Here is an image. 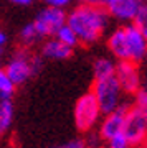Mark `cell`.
I'll use <instances>...</instances> for the list:
<instances>
[{"instance_id": "6", "label": "cell", "mask_w": 147, "mask_h": 148, "mask_svg": "<svg viewBox=\"0 0 147 148\" xmlns=\"http://www.w3.org/2000/svg\"><path fill=\"white\" fill-rule=\"evenodd\" d=\"M124 135L131 143V148H142L147 143V114L137 104H131L127 110Z\"/></svg>"}, {"instance_id": "8", "label": "cell", "mask_w": 147, "mask_h": 148, "mask_svg": "<svg viewBox=\"0 0 147 148\" xmlns=\"http://www.w3.org/2000/svg\"><path fill=\"white\" fill-rule=\"evenodd\" d=\"M116 77L119 81L126 95H136L142 89V76L139 63L134 61H117Z\"/></svg>"}, {"instance_id": "9", "label": "cell", "mask_w": 147, "mask_h": 148, "mask_svg": "<svg viewBox=\"0 0 147 148\" xmlns=\"http://www.w3.org/2000/svg\"><path fill=\"white\" fill-rule=\"evenodd\" d=\"M129 107H131V104L124 102L116 110L103 115V119L99 122V127H98V135L104 142H109L112 137L124 132V123H126V115H127Z\"/></svg>"}, {"instance_id": "4", "label": "cell", "mask_w": 147, "mask_h": 148, "mask_svg": "<svg viewBox=\"0 0 147 148\" xmlns=\"http://www.w3.org/2000/svg\"><path fill=\"white\" fill-rule=\"evenodd\" d=\"M103 115L104 114L101 110V106L93 90L83 94L74 104V110H73L74 125L81 133H89L93 128L98 127Z\"/></svg>"}, {"instance_id": "21", "label": "cell", "mask_w": 147, "mask_h": 148, "mask_svg": "<svg viewBox=\"0 0 147 148\" xmlns=\"http://www.w3.org/2000/svg\"><path fill=\"white\" fill-rule=\"evenodd\" d=\"M8 33L5 32V30H2L0 32V49L2 51H5V48H7V45H8Z\"/></svg>"}, {"instance_id": "12", "label": "cell", "mask_w": 147, "mask_h": 148, "mask_svg": "<svg viewBox=\"0 0 147 148\" xmlns=\"http://www.w3.org/2000/svg\"><path fill=\"white\" fill-rule=\"evenodd\" d=\"M117 61L112 56H98L93 61V81L116 76Z\"/></svg>"}, {"instance_id": "24", "label": "cell", "mask_w": 147, "mask_h": 148, "mask_svg": "<svg viewBox=\"0 0 147 148\" xmlns=\"http://www.w3.org/2000/svg\"><path fill=\"white\" fill-rule=\"evenodd\" d=\"M50 148H63V145H58V147H50Z\"/></svg>"}, {"instance_id": "1", "label": "cell", "mask_w": 147, "mask_h": 148, "mask_svg": "<svg viewBox=\"0 0 147 148\" xmlns=\"http://www.w3.org/2000/svg\"><path fill=\"white\" fill-rule=\"evenodd\" d=\"M66 23L78 35L79 45L93 46L107 36L111 15L101 3H76L68 12Z\"/></svg>"}, {"instance_id": "15", "label": "cell", "mask_w": 147, "mask_h": 148, "mask_svg": "<svg viewBox=\"0 0 147 148\" xmlns=\"http://www.w3.org/2000/svg\"><path fill=\"white\" fill-rule=\"evenodd\" d=\"M18 86L10 79V76L2 69L0 71V99H13Z\"/></svg>"}, {"instance_id": "27", "label": "cell", "mask_w": 147, "mask_h": 148, "mask_svg": "<svg viewBox=\"0 0 147 148\" xmlns=\"http://www.w3.org/2000/svg\"><path fill=\"white\" fill-rule=\"evenodd\" d=\"M146 2H147V0H146Z\"/></svg>"}, {"instance_id": "20", "label": "cell", "mask_w": 147, "mask_h": 148, "mask_svg": "<svg viewBox=\"0 0 147 148\" xmlns=\"http://www.w3.org/2000/svg\"><path fill=\"white\" fill-rule=\"evenodd\" d=\"M45 2V5L48 7H55V8H61V10H66L71 7L74 0H43Z\"/></svg>"}, {"instance_id": "7", "label": "cell", "mask_w": 147, "mask_h": 148, "mask_svg": "<svg viewBox=\"0 0 147 148\" xmlns=\"http://www.w3.org/2000/svg\"><path fill=\"white\" fill-rule=\"evenodd\" d=\"M66 16H68V12L66 10L45 5L42 10L35 15L33 25H35V28L38 30L42 40H46V38H51V36L56 35L58 30L66 23Z\"/></svg>"}, {"instance_id": "25", "label": "cell", "mask_w": 147, "mask_h": 148, "mask_svg": "<svg viewBox=\"0 0 147 148\" xmlns=\"http://www.w3.org/2000/svg\"><path fill=\"white\" fill-rule=\"evenodd\" d=\"M142 148H147V143H146V145H144V147H142Z\"/></svg>"}, {"instance_id": "10", "label": "cell", "mask_w": 147, "mask_h": 148, "mask_svg": "<svg viewBox=\"0 0 147 148\" xmlns=\"http://www.w3.org/2000/svg\"><path fill=\"white\" fill-rule=\"evenodd\" d=\"M99 3L109 12L112 20L119 23H131L146 0H99Z\"/></svg>"}, {"instance_id": "3", "label": "cell", "mask_w": 147, "mask_h": 148, "mask_svg": "<svg viewBox=\"0 0 147 148\" xmlns=\"http://www.w3.org/2000/svg\"><path fill=\"white\" fill-rule=\"evenodd\" d=\"M43 61L45 58L42 54H35L30 51V48L20 46L8 56L2 69L10 76V79L17 86H23L32 77L40 74V71L43 69Z\"/></svg>"}, {"instance_id": "5", "label": "cell", "mask_w": 147, "mask_h": 148, "mask_svg": "<svg viewBox=\"0 0 147 148\" xmlns=\"http://www.w3.org/2000/svg\"><path fill=\"white\" fill-rule=\"evenodd\" d=\"M91 90L94 92L103 114H109V112L116 110L117 107H121L124 104L126 92L122 90V87L116 76H111V77H106V79L93 81Z\"/></svg>"}, {"instance_id": "2", "label": "cell", "mask_w": 147, "mask_h": 148, "mask_svg": "<svg viewBox=\"0 0 147 148\" xmlns=\"http://www.w3.org/2000/svg\"><path fill=\"white\" fill-rule=\"evenodd\" d=\"M106 46L116 61L141 63L147 56V35L136 23H121L106 36Z\"/></svg>"}, {"instance_id": "11", "label": "cell", "mask_w": 147, "mask_h": 148, "mask_svg": "<svg viewBox=\"0 0 147 148\" xmlns=\"http://www.w3.org/2000/svg\"><path fill=\"white\" fill-rule=\"evenodd\" d=\"M73 51L74 48L68 46L63 41H60L56 36L43 40L42 46H40V54L48 61H66V59L73 56Z\"/></svg>"}, {"instance_id": "14", "label": "cell", "mask_w": 147, "mask_h": 148, "mask_svg": "<svg viewBox=\"0 0 147 148\" xmlns=\"http://www.w3.org/2000/svg\"><path fill=\"white\" fill-rule=\"evenodd\" d=\"M15 119V106L12 99H2L0 101V132L7 133L13 125Z\"/></svg>"}, {"instance_id": "19", "label": "cell", "mask_w": 147, "mask_h": 148, "mask_svg": "<svg viewBox=\"0 0 147 148\" xmlns=\"http://www.w3.org/2000/svg\"><path fill=\"white\" fill-rule=\"evenodd\" d=\"M134 104H137L141 109H144V112L147 114V87L146 89L142 87V89L134 95Z\"/></svg>"}, {"instance_id": "17", "label": "cell", "mask_w": 147, "mask_h": 148, "mask_svg": "<svg viewBox=\"0 0 147 148\" xmlns=\"http://www.w3.org/2000/svg\"><path fill=\"white\" fill-rule=\"evenodd\" d=\"M132 23H136L137 27L147 35V2L141 7V10L137 12V15H136V18H134Z\"/></svg>"}, {"instance_id": "16", "label": "cell", "mask_w": 147, "mask_h": 148, "mask_svg": "<svg viewBox=\"0 0 147 148\" xmlns=\"http://www.w3.org/2000/svg\"><path fill=\"white\" fill-rule=\"evenodd\" d=\"M55 36H56L60 41L66 43V45H68V46H71V48H76V46L79 45L78 35L74 33V30L69 27L68 23H64L63 27H61V28L56 32V35H55Z\"/></svg>"}, {"instance_id": "13", "label": "cell", "mask_w": 147, "mask_h": 148, "mask_svg": "<svg viewBox=\"0 0 147 148\" xmlns=\"http://www.w3.org/2000/svg\"><path fill=\"white\" fill-rule=\"evenodd\" d=\"M17 40H18V43H20V46L30 48V49H32L38 41H42V36H40L38 30L35 28L33 21H30V23H25V25L18 30Z\"/></svg>"}, {"instance_id": "23", "label": "cell", "mask_w": 147, "mask_h": 148, "mask_svg": "<svg viewBox=\"0 0 147 148\" xmlns=\"http://www.w3.org/2000/svg\"><path fill=\"white\" fill-rule=\"evenodd\" d=\"M76 3H99V0H74Z\"/></svg>"}, {"instance_id": "18", "label": "cell", "mask_w": 147, "mask_h": 148, "mask_svg": "<svg viewBox=\"0 0 147 148\" xmlns=\"http://www.w3.org/2000/svg\"><path fill=\"white\" fill-rule=\"evenodd\" d=\"M106 145H107V148H131V143L126 138L124 132L119 133V135H116V137H112L109 142H106Z\"/></svg>"}, {"instance_id": "26", "label": "cell", "mask_w": 147, "mask_h": 148, "mask_svg": "<svg viewBox=\"0 0 147 148\" xmlns=\"http://www.w3.org/2000/svg\"><path fill=\"white\" fill-rule=\"evenodd\" d=\"M146 61H147V56H146Z\"/></svg>"}, {"instance_id": "22", "label": "cell", "mask_w": 147, "mask_h": 148, "mask_svg": "<svg viewBox=\"0 0 147 148\" xmlns=\"http://www.w3.org/2000/svg\"><path fill=\"white\" fill-rule=\"evenodd\" d=\"M7 2H10V3L18 5V7H26V5H30L33 0H7Z\"/></svg>"}]
</instances>
